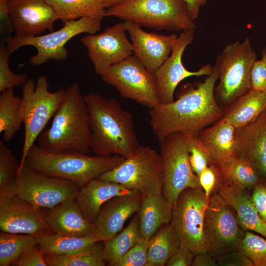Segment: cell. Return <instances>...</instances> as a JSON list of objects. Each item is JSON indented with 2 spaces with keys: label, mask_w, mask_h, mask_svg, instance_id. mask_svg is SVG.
<instances>
[{
  "label": "cell",
  "mask_w": 266,
  "mask_h": 266,
  "mask_svg": "<svg viewBox=\"0 0 266 266\" xmlns=\"http://www.w3.org/2000/svg\"><path fill=\"white\" fill-rule=\"evenodd\" d=\"M213 68L203 81L182 85L176 100L150 108L152 133L159 142L175 132L196 136L223 117L225 108L218 104L214 94L218 72Z\"/></svg>",
  "instance_id": "obj_1"
},
{
  "label": "cell",
  "mask_w": 266,
  "mask_h": 266,
  "mask_svg": "<svg viewBox=\"0 0 266 266\" xmlns=\"http://www.w3.org/2000/svg\"><path fill=\"white\" fill-rule=\"evenodd\" d=\"M90 117L91 152L128 158L140 145L132 114L114 99L97 93L84 96Z\"/></svg>",
  "instance_id": "obj_2"
},
{
  "label": "cell",
  "mask_w": 266,
  "mask_h": 266,
  "mask_svg": "<svg viewBox=\"0 0 266 266\" xmlns=\"http://www.w3.org/2000/svg\"><path fill=\"white\" fill-rule=\"evenodd\" d=\"M90 139L87 106L78 83L74 82L65 90L51 125L41 133L37 145L50 152L70 151L88 154L91 152Z\"/></svg>",
  "instance_id": "obj_3"
},
{
  "label": "cell",
  "mask_w": 266,
  "mask_h": 266,
  "mask_svg": "<svg viewBox=\"0 0 266 266\" xmlns=\"http://www.w3.org/2000/svg\"><path fill=\"white\" fill-rule=\"evenodd\" d=\"M125 159L118 155L90 156L75 152H50L34 144L28 153L24 166L72 181L80 188L102 173L115 168Z\"/></svg>",
  "instance_id": "obj_4"
},
{
  "label": "cell",
  "mask_w": 266,
  "mask_h": 266,
  "mask_svg": "<svg viewBox=\"0 0 266 266\" xmlns=\"http://www.w3.org/2000/svg\"><path fill=\"white\" fill-rule=\"evenodd\" d=\"M105 16L158 30L182 32L197 28L183 0H128L106 9Z\"/></svg>",
  "instance_id": "obj_5"
},
{
  "label": "cell",
  "mask_w": 266,
  "mask_h": 266,
  "mask_svg": "<svg viewBox=\"0 0 266 266\" xmlns=\"http://www.w3.org/2000/svg\"><path fill=\"white\" fill-rule=\"evenodd\" d=\"M257 58L248 37L242 41L227 44L217 54L214 66L218 71L219 81L214 94L221 107H229L250 90V72Z\"/></svg>",
  "instance_id": "obj_6"
},
{
  "label": "cell",
  "mask_w": 266,
  "mask_h": 266,
  "mask_svg": "<svg viewBox=\"0 0 266 266\" xmlns=\"http://www.w3.org/2000/svg\"><path fill=\"white\" fill-rule=\"evenodd\" d=\"M48 87V80L44 75L39 76L36 82L29 78L22 86L21 115L25 135L18 174L24 166L29 151L64 99L65 90L51 92Z\"/></svg>",
  "instance_id": "obj_7"
},
{
  "label": "cell",
  "mask_w": 266,
  "mask_h": 266,
  "mask_svg": "<svg viewBox=\"0 0 266 266\" xmlns=\"http://www.w3.org/2000/svg\"><path fill=\"white\" fill-rule=\"evenodd\" d=\"M97 178L117 183L142 196L162 194L164 179L160 154L148 146L140 145L118 166Z\"/></svg>",
  "instance_id": "obj_8"
},
{
  "label": "cell",
  "mask_w": 266,
  "mask_h": 266,
  "mask_svg": "<svg viewBox=\"0 0 266 266\" xmlns=\"http://www.w3.org/2000/svg\"><path fill=\"white\" fill-rule=\"evenodd\" d=\"M101 20L83 17L64 23L60 29L46 34L32 37L15 35L6 44L11 54L24 46L34 47L37 53L27 63L33 66L42 65L49 60L63 61L66 59L68 52L66 43L75 36L83 33L95 34L100 31Z\"/></svg>",
  "instance_id": "obj_9"
},
{
  "label": "cell",
  "mask_w": 266,
  "mask_h": 266,
  "mask_svg": "<svg viewBox=\"0 0 266 266\" xmlns=\"http://www.w3.org/2000/svg\"><path fill=\"white\" fill-rule=\"evenodd\" d=\"M188 141L189 135L180 132L172 133L160 141L164 179L162 193L171 208L184 190L201 188L190 165Z\"/></svg>",
  "instance_id": "obj_10"
},
{
  "label": "cell",
  "mask_w": 266,
  "mask_h": 266,
  "mask_svg": "<svg viewBox=\"0 0 266 266\" xmlns=\"http://www.w3.org/2000/svg\"><path fill=\"white\" fill-rule=\"evenodd\" d=\"M80 187L74 182L44 174L24 166L6 190L39 209H50L61 202L76 199Z\"/></svg>",
  "instance_id": "obj_11"
},
{
  "label": "cell",
  "mask_w": 266,
  "mask_h": 266,
  "mask_svg": "<svg viewBox=\"0 0 266 266\" xmlns=\"http://www.w3.org/2000/svg\"><path fill=\"white\" fill-rule=\"evenodd\" d=\"M207 202L201 188H188L180 194L172 207L170 223L178 234L180 247L195 255L207 252L204 233Z\"/></svg>",
  "instance_id": "obj_12"
},
{
  "label": "cell",
  "mask_w": 266,
  "mask_h": 266,
  "mask_svg": "<svg viewBox=\"0 0 266 266\" xmlns=\"http://www.w3.org/2000/svg\"><path fill=\"white\" fill-rule=\"evenodd\" d=\"M100 75L125 98L149 108L160 103L155 75L134 54L110 66Z\"/></svg>",
  "instance_id": "obj_13"
},
{
  "label": "cell",
  "mask_w": 266,
  "mask_h": 266,
  "mask_svg": "<svg viewBox=\"0 0 266 266\" xmlns=\"http://www.w3.org/2000/svg\"><path fill=\"white\" fill-rule=\"evenodd\" d=\"M204 233L207 252L215 257L238 250L245 235L235 211L216 192L208 200Z\"/></svg>",
  "instance_id": "obj_14"
},
{
  "label": "cell",
  "mask_w": 266,
  "mask_h": 266,
  "mask_svg": "<svg viewBox=\"0 0 266 266\" xmlns=\"http://www.w3.org/2000/svg\"><path fill=\"white\" fill-rule=\"evenodd\" d=\"M42 209L10 191H0V231L40 236L53 233Z\"/></svg>",
  "instance_id": "obj_15"
},
{
  "label": "cell",
  "mask_w": 266,
  "mask_h": 266,
  "mask_svg": "<svg viewBox=\"0 0 266 266\" xmlns=\"http://www.w3.org/2000/svg\"><path fill=\"white\" fill-rule=\"evenodd\" d=\"M126 33L124 22H120L99 34H89L81 38L96 73L100 75L110 66L133 55V45Z\"/></svg>",
  "instance_id": "obj_16"
},
{
  "label": "cell",
  "mask_w": 266,
  "mask_h": 266,
  "mask_svg": "<svg viewBox=\"0 0 266 266\" xmlns=\"http://www.w3.org/2000/svg\"><path fill=\"white\" fill-rule=\"evenodd\" d=\"M195 31L182 32L178 36L171 53L154 74L158 88L160 103L167 104L174 101L176 88L183 80L191 76H209L213 72L209 64L203 65L199 70L189 71L184 66L182 55L187 47L194 38Z\"/></svg>",
  "instance_id": "obj_17"
},
{
  "label": "cell",
  "mask_w": 266,
  "mask_h": 266,
  "mask_svg": "<svg viewBox=\"0 0 266 266\" xmlns=\"http://www.w3.org/2000/svg\"><path fill=\"white\" fill-rule=\"evenodd\" d=\"M16 35L32 37L53 32L57 18L46 0H8Z\"/></svg>",
  "instance_id": "obj_18"
},
{
  "label": "cell",
  "mask_w": 266,
  "mask_h": 266,
  "mask_svg": "<svg viewBox=\"0 0 266 266\" xmlns=\"http://www.w3.org/2000/svg\"><path fill=\"white\" fill-rule=\"evenodd\" d=\"M123 22L130 36L133 53L146 69L154 75L170 55L177 35L148 33L132 22Z\"/></svg>",
  "instance_id": "obj_19"
},
{
  "label": "cell",
  "mask_w": 266,
  "mask_h": 266,
  "mask_svg": "<svg viewBox=\"0 0 266 266\" xmlns=\"http://www.w3.org/2000/svg\"><path fill=\"white\" fill-rule=\"evenodd\" d=\"M141 201L139 192L115 196L106 201L93 224L94 235L101 241L114 236L123 229L126 221L138 212Z\"/></svg>",
  "instance_id": "obj_20"
},
{
  "label": "cell",
  "mask_w": 266,
  "mask_h": 266,
  "mask_svg": "<svg viewBox=\"0 0 266 266\" xmlns=\"http://www.w3.org/2000/svg\"><path fill=\"white\" fill-rule=\"evenodd\" d=\"M235 129L222 117L195 136L198 146L207 156L210 164L221 166L237 157Z\"/></svg>",
  "instance_id": "obj_21"
},
{
  "label": "cell",
  "mask_w": 266,
  "mask_h": 266,
  "mask_svg": "<svg viewBox=\"0 0 266 266\" xmlns=\"http://www.w3.org/2000/svg\"><path fill=\"white\" fill-rule=\"evenodd\" d=\"M237 157L250 162L266 179V110L254 121L235 129Z\"/></svg>",
  "instance_id": "obj_22"
},
{
  "label": "cell",
  "mask_w": 266,
  "mask_h": 266,
  "mask_svg": "<svg viewBox=\"0 0 266 266\" xmlns=\"http://www.w3.org/2000/svg\"><path fill=\"white\" fill-rule=\"evenodd\" d=\"M45 218L54 233L77 237L94 234L93 224L85 217L76 199L64 201L47 209Z\"/></svg>",
  "instance_id": "obj_23"
},
{
  "label": "cell",
  "mask_w": 266,
  "mask_h": 266,
  "mask_svg": "<svg viewBox=\"0 0 266 266\" xmlns=\"http://www.w3.org/2000/svg\"><path fill=\"white\" fill-rule=\"evenodd\" d=\"M248 191L236 184L220 183L216 193L234 210L244 231L257 233L266 238V224L259 217Z\"/></svg>",
  "instance_id": "obj_24"
},
{
  "label": "cell",
  "mask_w": 266,
  "mask_h": 266,
  "mask_svg": "<svg viewBox=\"0 0 266 266\" xmlns=\"http://www.w3.org/2000/svg\"><path fill=\"white\" fill-rule=\"evenodd\" d=\"M136 192L117 183L95 178L80 188L76 200L85 217L93 224L106 201L115 196Z\"/></svg>",
  "instance_id": "obj_25"
},
{
  "label": "cell",
  "mask_w": 266,
  "mask_h": 266,
  "mask_svg": "<svg viewBox=\"0 0 266 266\" xmlns=\"http://www.w3.org/2000/svg\"><path fill=\"white\" fill-rule=\"evenodd\" d=\"M137 213L140 235L150 240L163 225L170 223L172 208L163 193L142 196Z\"/></svg>",
  "instance_id": "obj_26"
},
{
  "label": "cell",
  "mask_w": 266,
  "mask_h": 266,
  "mask_svg": "<svg viewBox=\"0 0 266 266\" xmlns=\"http://www.w3.org/2000/svg\"><path fill=\"white\" fill-rule=\"evenodd\" d=\"M266 110V92L249 90L225 109L223 118L235 129L256 120Z\"/></svg>",
  "instance_id": "obj_27"
},
{
  "label": "cell",
  "mask_w": 266,
  "mask_h": 266,
  "mask_svg": "<svg viewBox=\"0 0 266 266\" xmlns=\"http://www.w3.org/2000/svg\"><path fill=\"white\" fill-rule=\"evenodd\" d=\"M57 19L64 23L83 17L100 20L105 17V0H46Z\"/></svg>",
  "instance_id": "obj_28"
},
{
  "label": "cell",
  "mask_w": 266,
  "mask_h": 266,
  "mask_svg": "<svg viewBox=\"0 0 266 266\" xmlns=\"http://www.w3.org/2000/svg\"><path fill=\"white\" fill-rule=\"evenodd\" d=\"M220 183L234 184L248 191L253 190L264 179L256 167L246 159L238 157L229 163L218 166Z\"/></svg>",
  "instance_id": "obj_29"
},
{
  "label": "cell",
  "mask_w": 266,
  "mask_h": 266,
  "mask_svg": "<svg viewBox=\"0 0 266 266\" xmlns=\"http://www.w3.org/2000/svg\"><path fill=\"white\" fill-rule=\"evenodd\" d=\"M180 247L178 234L170 223L163 225L149 240L146 266H164Z\"/></svg>",
  "instance_id": "obj_30"
},
{
  "label": "cell",
  "mask_w": 266,
  "mask_h": 266,
  "mask_svg": "<svg viewBox=\"0 0 266 266\" xmlns=\"http://www.w3.org/2000/svg\"><path fill=\"white\" fill-rule=\"evenodd\" d=\"M0 95V133L3 139L9 141L21 128L22 98L16 96L14 87L7 88Z\"/></svg>",
  "instance_id": "obj_31"
},
{
  "label": "cell",
  "mask_w": 266,
  "mask_h": 266,
  "mask_svg": "<svg viewBox=\"0 0 266 266\" xmlns=\"http://www.w3.org/2000/svg\"><path fill=\"white\" fill-rule=\"evenodd\" d=\"M140 236L137 214L126 228L113 237L103 241V257L106 264L113 266L135 244Z\"/></svg>",
  "instance_id": "obj_32"
},
{
  "label": "cell",
  "mask_w": 266,
  "mask_h": 266,
  "mask_svg": "<svg viewBox=\"0 0 266 266\" xmlns=\"http://www.w3.org/2000/svg\"><path fill=\"white\" fill-rule=\"evenodd\" d=\"M98 241L94 234L77 237L53 233L43 236L38 245L45 254L66 255L84 251Z\"/></svg>",
  "instance_id": "obj_33"
},
{
  "label": "cell",
  "mask_w": 266,
  "mask_h": 266,
  "mask_svg": "<svg viewBox=\"0 0 266 266\" xmlns=\"http://www.w3.org/2000/svg\"><path fill=\"white\" fill-rule=\"evenodd\" d=\"M104 241L100 240L80 252L66 255L45 254L47 266H104Z\"/></svg>",
  "instance_id": "obj_34"
},
{
  "label": "cell",
  "mask_w": 266,
  "mask_h": 266,
  "mask_svg": "<svg viewBox=\"0 0 266 266\" xmlns=\"http://www.w3.org/2000/svg\"><path fill=\"white\" fill-rule=\"evenodd\" d=\"M43 236L0 233V266H9L27 249L38 244Z\"/></svg>",
  "instance_id": "obj_35"
},
{
  "label": "cell",
  "mask_w": 266,
  "mask_h": 266,
  "mask_svg": "<svg viewBox=\"0 0 266 266\" xmlns=\"http://www.w3.org/2000/svg\"><path fill=\"white\" fill-rule=\"evenodd\" d=\"M238 250L253 263L254 266H266V238L253 232L245 231Z\"/></svg>",
  "instance_id": "obj_36"
},
{
  "label": "cell",
  "mask_w": 266,
  "mask_h": 266,
  "mask_svg": "<svg viewBox=\"0 0 266 266\" xmlns=\"http://www.w3.org/2000/svg\"><path fill=\"white\" fill-rule=\"evenodd\" d=\"M20 164L12 151L0 141V190L11 186L17 177Z\"/></svg>",
  "instance_id": "obj_37"
},
{
  "label": "cell",
  "mask_w": 266,
  "mask_h": 266,
  "mask_svg": "<svg viewBox=\"0 0 266 266\" xmlns=\"http://www.w3.org/2000/svg\"><path fill=\"white\" fill-rule=\"evenodd\" d=\"M10 55L6 44H0V92L14 86H23L28 79L26 73L16 74L11 70L8 65Z\"/></svg>",
  "instance_id": "obj_38"
},
{
  "label": "cell",
  "mask_w": 266,
  "mask_h": 266,
  "mask_svg": "<svg viewBox=\"0 0 266 266\" xmlns=\"http://www.w3.org/2000/svg\"><path fill=\"white\" fill-rule=\"evenodd\" d=\"M149 244V240L140 236L135 244L113 266H146Z\"/></svg>",
  "instance_id": "obj_39"
},
{
  "label": "cell",
  "mask_w": 266,
  "mask_h": 266,
  "mask_svg": "<svg viewBox=\"0 0 266 266\" xmlns=\"http://www.w3.org/2000/svg\"><path fill=\"white\" fill-rule=\"evenodd\" d=\"M200 183L206 198L216 193L220 183V174L218 166L210 164L198 176Z\"/></svg>",
  "instance_id": "obj_40"
},
{
  "label": "cell",
  "mask_w": 266,
  "mask_h": 266,
  "mask_svg": "<svg viewBox=\"0 0 266 266\" xmlns=\"http://www.w3.org/2000/svg\"><path fill=\"white\" fill-rule=\"evenodd\" d=\"M189 161L194 172L199 176L210 164L207 156L198 146L195 136L189 135Z\"/></svg>",
  "instance_id": "obj_41"
},
{
  "label": "cell",
  "mask_w": 266,
  "mask_h": 266,
  "mask_svg": "<svg viewBox=\"0 0 266 266\" xmlns=\"http://www.w3.org/2000/svg\"><path fill=\"white\" fill-rule=\"evenodd\" d=\"M12 266H47L45 253L38 244L25 250L12 264Z\"/></svg>",
  "instance_id": "obj_42"
},
{
  "label": "cell",
  "mask_w": 266,
  "mask_h": 266,
  "mask_svg": "<svg viewBox=\"0 0 266 266\" xmlns=\"http://www.w3.org/2000/svg\"><path fill=\"white\" fill-rule=\"evenodd\" d=\"M15 32L9 14L8 0H0V44H6Z\"/></svg>",
  "instance_id": "obj_43"
},
{
  "label": "cell",
  "mask_w": 266,
  "mask_h": 266,
  "mask_svg": "<svg viewBox=\"0 0 266 266\" xmlns=\"http://www.w3.org/2000/svg\"><path fill=\"white\" fill-rule=\"evenodd\" d=\"M250 90L266 92V63L256 60L251 68L250 77Z\"/></svg>",
  "instance_id": "obj_44"
},
{
  "label": "cell",
  "mask_w": 266,
  "mask_h": 266,
  "mask_svg": "<svg viewBox=\"0 0 266 266\" xmlns=\"http://www.w3.org/2000/svg\"><path fill=\"white\" fill-rule=\"evenodd\" d=\"M216 259L219 266H254L251 261L239 250L216 256Z\"/></svg>",
  "instance_id": "obj_45"
},
{
  "label": "cell",
  "mask_w": 266,
  "mask_h": 266,
  "mask_svg": "<svg viewBox=\"0 0 266 266\" xmlns=\"http://www.w3.org/2000/svg\"><path fill=\"white\" fill-rule=\"evenodd\" d=\"M251 196L259 217L266 224V179L255 187Z\"/></svg>",
  "instance_id": "obj_46"
},
{
  "label": "cell",
  "mask_w": 266,
  "mask_h": 266,
  "mask_svg": "<svg viewBox=\"0 0 266 266\" xmlns=\"http://www.w3.org/2000/svg\"><path fill=\"white\" fill-rule=\"evenodd\" d=\"M195 254L190 249L179 247L166 263V266H191Z\"/></svg>",
  "instance_id": "obj_47"
},
{
  "label": "cell",
  "mask_w": 266,
  "mask_h": 266,
  "mask_svg": "<svg viewBox=\"0 0 266 266\" xmlns=\"http://www.w3.org/2000/svg\"><path fill=\"white\" fill-rule=\"evenodd\" d=\"M192 266H218L216 257L208 252L195 255Z\"/></svg>",
  "instance_id": "obj_48"
},
{
  "label": "cell",
  "mask_w": 266,
  "mask_h": 266,
  "mask_svg": "<svg viewBox=\"0 0 266 266\" xmlns=\"http://www.w3.org/2000/svg\"><path fill=\"white\" fill-rule=\"evenodd\" d=\"M183 0L186 4L190 17L194 21L199 17L200 7L207 2V0Z\"/></svg>",
  "instance_id": "obj_49"
},
{
  "label": "cell",
  "mask_w": 266,
  "mask_h": 266,
  "mask_svg": "<svg viewBox=\"0 0 266 266\" xmlns=\"http://www.w3.org/2000/svg\"><path fill=\"white\" fill-rule=\"evenodd\" d=\"M126 0H105L104 6L107 9Z\"/></svg>",
  "instance_id": "obj_50"
},
{
  "label": "cell",
  "mask_w": 266,
  "mask_h": 266,
  "mask_svg": "<svg viewBox=\"0 0 266 266\" xmlns=\"http://www.w3.org/2000/svg\"><path fill=\"white\" fill-rule=\"evenodd\" d=\"M261 56V59L266 63V47L262 51Z\"/></svg>",
  "instance_id": "obj_51"
}]
</instances>
